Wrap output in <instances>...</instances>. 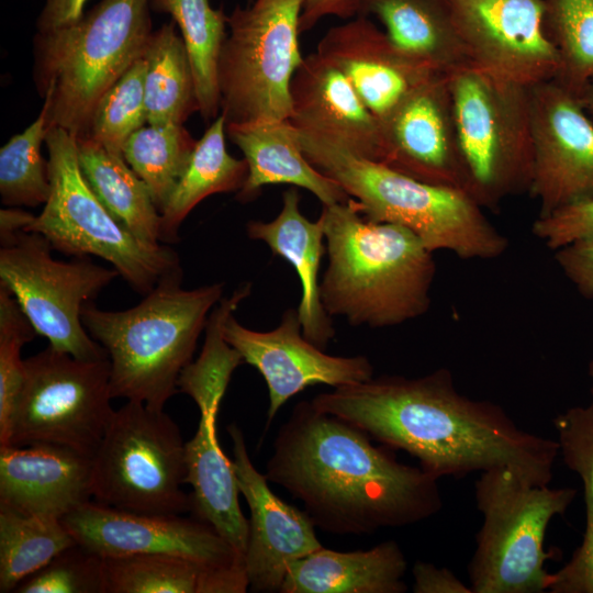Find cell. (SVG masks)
Segmentation results:
<instances>
[{
  "instance_id": "6da1fadb",
  "label": "cell",
  "mask_w": 593,
  "mask_h": 593,
  "mask_svg": "<svg viewBox=\"0 0 593 593\" xmlns=\"http://www.w3.org/2000/svg\"><path fill=\"white\" fill-rule=\"evenodd\" d=\"M311 402L384 447L410 454L437 479L496 467L537 485L553 478L558 441L521 428L496 403L460 393L446 368L417 378L372 377Z\"/></svg>"
},
{
  "instance_id": "7a4b0ae2",
  "label": "cell",
  "mask_w": 593,
  "mask_h": 593,
  "mask_svg": "<svg viewBox=\"0 0 593 593\" xmlns=\"http://www.w3.org/2000/svg\"><path fill=\"white\" fill-rule=\"evenodd\" d=\"M365 432L301 401L281 425L266 478L300 500L315 527L336 535L371 534L436 515V477L396 460Z\"/></svg>"
},
{
  "instance_id": "3957f363",
  "label": "cell",
  "mask_w": 593,
  "mask_h": 593,
  "mask_svg": "<svg viewBox=\"0 0 593 593\" xmlns=\"http://www.w3.org/2000/svg\"><path fill=\"white\" fill-rule=\"evenodd\" d=\"M321 215L328 264L320 296L331 317L381 328L428 311L436 265L411 231L366 219L353 198L323 205Z\"/></svg>"
},
{
  "instance_id": "277c9868",
  "label": "cell",
  "mask_w": 593,
  "mask_h": 593,
  "mask_svg": "<svg viewBox=\"0 0 593 593\" xmlns=\"http://www.w3.org/2000/svg\"><path fill=\"white\" fill-rule=\"evenodd\" d=\"M223 283L187 290L182 268L159 280L133 307L105 311L89 302L81 321L108 353L112 398L163 411L192 361L209 315L223 298Z\"/></svg>"
},
{
  "instance_id": "5b68a950",
  "label": "cell",
  "mask_w": 593,
  "mask_h": 593,
  "mask_svg": "<svg viewBox=\"0 0 593 593\" xmlns=\"http://www.w3.org/2000/svg\"><path fill=\"white\" fill-rule=\"evenodd\" d=\"M296 137L306 159L356 200L366 219L407 228L432 253L492 259L506 250L507 238L465 190L416 180L298 130Z\"/></svg>"
},
{
  "instance_id": "8992f818",
  "label": "cell",
  "mask_w": 593,
  "mask_h": 593,
  "mask_svg": "<svg viewBox=\"0 0 593 593\" xmlns=\"http://www.w3.org/2000/svg\"><path fill=\"white\" fill-rule=\"evenodd\" d=\"M150 0H101L76 22L33 40V78L48 128L88 136L100 98L145 52Z\"/></svg>"
},
{
  "instance_id": "52a82bcc",
  "label": "cell",
  "mask_w": 593,
  "mask_h": 593,
  "mask_svg": "<svg viewBox=\"0 0 593 593\" xmlns=\"http://www.w3.org/2000/svg\"><path fill=\"white\" fill-rule=\"evenodd\" d=\"M577 490L528 482L507 467L480 472L474 483L482 525L468 566L473 593H541L551 573L545 550L549 523L562 515Z\"/></svg>"
},
{
  "instance_id": "ba28073f",
  "label": "cell",
  "mask_w": 593,
  "mask_h": 593,
  "mask_svg": "<svg viewBox=\"0 0 593 593\" xmlns=\"http://www.w3.org/2000/svg\"><path fill=\"white\" fill-rule=\"evenodd\" d=\"M466 192L482 208L529 191L534 145L530 88L471 64L446 74Z\"/></svg>"
},
{
  "instance_id": "9c48e42d",
  "label": "cell",
  "mask_w": 593,
  "mask_h": 593,
  "mask_svg": "<svg viewBox=\"0 0 593 593\" xmlns=\"http://www.w3.org/2000/svg\"><path fill=\"white\" fill-rule=\"evenodd\" d=\"M45 144L51 192L42 212L24 231L43 235L54 250L64 255H92L107 260L142 295L181 268L172 248L141 242L103 206L82 175L71 134L51 127Z\"/></svg>"
},
{
  "instance_id": "30bf717a",
  "label": "cell",
  "mask_w": 593,
  "mask_h": 593,
  "mask_svg": "<svg viewBox=\"0 0 593 593\" xmlns=\"http://www.w3.org/2000/svg\"><path fill=\"white\" fill-rule=\"evenodd\" d=\"M186 443L164 410L127 401L114 410L92 457V499L121 511L180 515L191 510Z\"/></svg>"
},
{
  "instance_id": "8fae6325",
  "label": "cell",
  "mask_w": 593,
  "mask_h": 593,
  "mask_svg": "<svg viewBox=\"0 0 593 593\" xmlns=\"http://www.w3.org/2000/svg\"><path fill=\"white\" fill-rule=\"evenodd\" d=\"M301 9L302 0H253L227 15L217 72L226 125L290 119L291 80L304 59Z\"/></svg>"
},
{
  "instance_id": "7c38bea8",
  "label": "cell",
  "mask_w": 593,
  "mask_h": 593,
  "mask_svg": "<svg viewBox=\"0 0 593 593\" xmlns=\"http://www.w3.org/2000/svg\"><path fill=\"white\" fill-rule=\"evenodd\" d=\"M24 369L5 446L54 444L93 457L114 412L109 358L83 360L48 345Z\"/></svg>"
},
{
  "instance_id": "4fadbf2b",
  "label": "cell",
  "mask_w": 593,
  "mask_h": 593,
  "mask_svg": "<svg viewBox=\"0 0 593 593\" xmlns=\"http://www.w3.org/2000/svg\"><path fill=\"white\" fill-rule=\"evenodd\" d=\"M52 249L35 232L0 236V283L49 346L83 360L109 358L85 328L81 311L119 272L92 262L89 256L57 260Z\"/></svg>"
},
{
  "instance_id": "5bb4252c",
  "label": "cell",
  "mask_w": 593,
  "mask_h": 593,
  "mask_svg": "<svg viewBox=\"0 0 593 593\" xmlns=\"http://www.w3.org/2000/svg\"><path fill=\"white\" fill-rule=\"evenodd\" d=\"M469 64L533 87L556 79L560 58L544 23V0H446Z\"/></svg>"
},
{
  "instance_id": "9a60e30c",
  "label": "cell",
  "mask_w": 593,
  "mask_h": 593,
  "mask_svg": "<svg viewBox=\"0 0 593 593\" xmlns=\"http://www.w3.org/2000/svg\"><path fill=\"white\" fill-rule=\"evenodd\" d=\"M60 522L77 544L102 557L170 555L246 574L244 558L211 525L198 518L137 514L90 501Z\"/></svg>"
},
{
  "instance_id": "2e32d148",
  "label": "cell",
  "mask_w": 593,
  "mask_h": 593,
  "mask_svg": "<svg viewBox=\"0 0 593 593\" xmlns=\"http://www.w3.org/2000/svg\"><path fill=\"white\" fill-rule=\"evenodd\" d=\"M534 145L529 192L539 216L593 199V122L556 79L530 87Z\"/></svg>"
},
{
  "instance_id": "e0dca14e",
  "label": "cell",
  "mask_w": 593,
  "mask_h": 593,
  "mask_svg": "<svg viewBox=\"0 0 593 593\" xmlns=\"http://www.w3.org/2000/svg\"><path fill=\"white\" fill-rule=\"evenodd\" d=\"M224 337L266 382L267 426L287 401L309 387L338 388L373 377V366L366 356H332L307 340L296 309H288L280 324L266 332L245 327L233 314L224 324Z\"/></svg>"
},
{
  "instance_id": "ac0fdd59",
  "label": "cell",
  "mask_w": 593,
  "mask_h": 593,
  "mask_svg": "<svg viewBox=\"0 0 593 593\" xmlns=\"http://www.w3.org/2000/svg\"><path fill=\"white\" fill-rule=\"evenodd\" d=\"M231 377L219 368H190L181 373L178 389L195 402L200 412L197 432L186 443V482L193 489L190 511L244 558L249 524L238 503L240 491L233 461L223 452L216 433L219 407Z\"/></svg>"
},
{
  "instance_id": "d6986e66",
  "label": "cell",
  "mask_w": 593,
  "mask_h": 593,
  "mask_svg": "<svg viewBox=\"0 0 593 593\" xmlns=\"http://www.w3.org/2000/svg\"><path fill=\"white\" fill-rule=\"evenodd\" d=\"M379 123L381 164L426 183L466 191L446 74L415 88Z\"/></svg>"
},
{
  "instance_id": "ffe728a7",
  "label": "cell",
  "mask_w": 593,
  "mask_h": 593,
  "mask_svg": "<svg viewBox=\"0 0 593 593\" xmlns=\"http://www.w3.org/2000/svg\"><path fill=\"white\" fill-rule=\"evenodd\" d=\"M227 433L238 488L250 512L244 556L248 589L280 592L290 566L323 546L307 513L276 495L265 473L255 468L239 426L230 424Z\"/></svg>"
},
{
  "instance_id": "44dd1931",
  "label": "cell",
  "mask_w": 593,
  "mask_h": 593,
  "mask_svg": "<svg viewBox=\"0 0 593 593\" xmlns=\"http://www.w3.org/2000/svg\"><path fill=\"white\" fill-rule=\"evenodd\" d=\"M316 53L343 72L379 121L415 88L439 74L401 51L366 15L328 29Z\"/></svg>"
},
{
  "instance_id": "7402d4cb",
  "label": "cell",
  "mask_w": 593,
  "mask_h": 593,
  "mask_svg": "<svg viewBox=\"0 0 593 593\" xmlns=\"http://www.w3.org/2000/svg\"><path fill=\"white\" fill-rule=\"evenodd\" d=\"M289 122L365 159L381 161L379 120L348 79L316 52L304 57L291 80Z\"/></svg>"
},
{
  "instance_id": "603a6c76",
  "label": "cell",
  "mask_w": 593,
  "mask_h": 593,
  "mask_svg": "<svg viewBox=\"0 0 593 593\" xmlns=\"http://www.w3.org/2000/svg\"><path fill=\"white\" fill-rule=\"evenodd\" d=\"M92 457L54 444L0 447V505L61 519L92 501Z\"/></svg>"
},
{
  "instance_id": "cb8c5ba5",
  "label": "cell",
  "mask_w": 593,
  "mask_h": 593,
  "mask_svg": "<svg viewBox=\"0 0 593 593\" xmlns=\"http://www.w3.org/2000/svg\"><path fill=\"white\" fill-rule=\"evenodd\" d=\"M249 238L264 242L271 251L292 265L301 282L296 309L303 336L324 349L335 335L332 317L320 296L318 271L326 253L324 220L310 221L300 211V194L289 188L282 194V208L269 222L249 221Z\"/></svg>"
},
{
  "instance_id": "d4e9b609",
  "label": "cell",
  "mask_w": 593,
  "mask_h": 593,
  "mask_svg": "<svg viewBox=\"0 0 593 593\" xmlns=\"http://www.w3.org/2000/svg\"><path fill=\"white\" fill-rule=\"evenodd\" d=\"M226 133L244 154L248 176L237 192L240 202L254 200L267 184H291L313 193L323 205L345 203L350 197L304 156L289 120L227 124Z\"/></svg>"
},
{
  "instance_id": "484cf974",
  "label": "cell",
  "mask_w": 593,
  "mask_h": 593,
  "mask_svg": "<svg viewBox=\"0 0 593 593\" xmlns=\"http://www.w3.org/2000/svg\"><path fill=\"white\" fill-rule=\"evenodd\" d=\"M407 562L394 540L368 550L321 547L294 561L280 593H404Z\"/></svg>"
},
{
  "instance_id": "4316f807",
  "label": "cell",
  "mask_w": 593,
  "mask_h": 593,
  "mask_svg": "<svg viewBox=\"0 0 593 593\" xmlns=\"http://www.w3.org/2000/svg\"><path fill=\"white\" fill-rule=\"evenodd\" d=\"M370 14L401 51L436 71L469 64L446 0H362L358 15Z\"/></svg>"
},
{
  "instance_id": "83f0119b",
  "label": "cell",
  "mask_w": 593,
  "mask_h": 593,
  "mask_svg": "<svg viewBox=\"0 0 593 593\" xmlns=\"http://www.w3.org/2000/svg\"><path fill=\"white\" fill-rule=\"evenodd\" d=\"M104 593H245V573L170 555L103 557Z\"/></svg>"
},
{
  "instance_id": "f1b7e54d",
  "label": "cell",
  "mask_w": 593,
  "mask_h": 593,
  "mask_svg": "<svg viewBox=\"0 0 593 593\" xmlns=\"http://www.w3.org/2000/svg\"><path fill=\"white\" fill-rule=\"evenodd\" d=\"M82 175L110 214L133 236L148 245L161 243V214L146 183L123 156L89 136L76 138Z\"/></svg>"
},
{
  "instance_id": "f546056e",
  "label": "cell",
  "mask_w": 593,
  "mask_h": 593,
  "mask_svg": "<svg viewBox=\"0 0 593 593\" xmlns=\"http://www.w3.org/2000/svg\"><path fill=\"white\" fill-rule=\"evenodd\" d=\"M226 122L222 114L197 141L186 170L161 212V243L178 240V231L188 214L215 193L238 192L248 176L245 159L233 157L225 144Z\"/></svg>"
},
{
  "instance_id": "4dcf8cb0",
  "label": "cell",
  "mask_w": 593,
  "mask_h": 593,
  "mask_svg": "<svg viewBox=\"0 0 593 593\" xmlns=\"http://www.w3.org/2000/svg\"><path fill=\"white\" fill-rule=\"evenodd\" d=\"M552 424L559 454L583 486L585 530L570 560L551 573L550 593H593V402L558 414Z\"/></svg>"
},
{
  "instance_id": "1f68e13d",
  "label": "cell",
  "mask_w": 593,
  "mask_h": 593,
  "mask_svg": "<svg viewBox=\"0 0 593 593\" xmlns=\"http://www.w3.org/2000/svg\"><path fill=\"white\" fill-rule=\"evenodd\" d=\"M179 26L193 72L198 112L205 122L221 112L219 60L227 36V15L209 0H150Z\"/></svg>"
},
{
  "instance_id": "d6a6232c",
  "label": "cell",
  "mask_w": 593,
  "mask_h": 593,
  "mask_svg": "<svg viewBox=\"0 0 593 593\" xmlns=\"http://www.w3.org/2000/svg\"><path fill=\"white\" fill-rule=\"evenodd\" d=\"M143 58L147 123L183 124L198 111V102L192 68L175 21L152 32Z\"/></svg>"
},
{
  "instance_id": "836d02e7",
  "label": "cell",
  "mask_w": 593,
  "mask_h": 593,
  "mask_svg": "<svg viewBox=\"0 0 593 593\" xmlns=\"http://www.w3.org/2000/svg\"><path fill=\"white\" fill-rule=\"evenodd\" d=\"M75 544L60 519L0 505V592H14L24 579Z\"/></svg>"
},
{
  "instance_id": "e575fe53",
  "label": "cell",
  "mask_w": 593,
  "mask_h": 593,
  "mask_svg": "<svg viewBox=\"0 0 593 593\" xmlns=\"http://www.w3.org/2000/svg\"><path fill=\"white\" fill-rule=\"evenodd\" d=\"M195 144L182 124H148L125 143L123 157L148 187L160 214L186 170Z\"/></svg>"
},
{
  "instance_id": "d590c367",
  "label": "cell",
  "mask_w": 593,
  "mask_h": 593,
  "mask_svg": "<svg viewBox=\"0 0 593 593\" xmlns=\"http://www.w3.org/2000/svg\"><path fill=\"white\" fill-rule=\"evenodd\" d=\"M544 23L560 58L556 80L582 93L593 79V0H544Z\"/></svg>"
},
{
  "instance_id": "8d00e7d4",
  "label": "cell",
  "mask_w": 593,
  "mask_h": 593,
  "mask_svg": "<svg viewBox=\"0 0 593 593\" xmlns=\"http://www.w3.org/2000/svg\"><path fill=\"white\" fill-rule=\"evenodd\" d=\"M48 132L46 111L0 149V194L7 206L45 204L51 192L48 161L41 153Z\"/></svg>"
},
{
  "instance_id": "74e56055",
  "label": "cell",
  "mask_w": 593,
  "mask_h": 593,
  "mask_svg": "<svg viewBox=\"0 0 593 593\" xmlns=\"http://www.w3.org/2000/svg\"><path fill=\"white\" fill-rule=\"evenodd\" d=\"M145 60L138 58L100 98L88 136L110 153L123 156L127 139L147 123Z\"/></svg>"
},
{
  "instance_id": "f35d334b",
  "label": "cell",
  "mask_w": 593,
  "mask_h": 593,
  "mask_svg": "<svg viewBox=\"0 0 593 593\" xmlns=\"http://www.w3.org/2000/svg\"><path fill=\"white\" fill-rule=\"evenodd\" d=\"M36 334L14 295L0 283V447L8 443L12 414L24 380L22 348Z\"/></svg>"
},
{
  "instance_id": "ab89813d",
  "label": "cell",
  "mask_w": 593,
  "mask_h": 593,
  "mask_svg": "<svg viewBox=\"0 0 593 593\" xmlns=\"http://www.w3.org/2000/svg\"><path fill=\"white\" fill-rule=\"evenodd\" d=\"M15 593H104L103 557L75 544L24 579Z\"/></svg>"
},
{
  "instance_id": "60d3db41",
  "label": "cell",
  "mask_w": 593,
  "mask_h": 593,
  "mask_svg": "<svg viewBox=\"0 0 593 593\" xmlns=\"http://www.w3.org/2000/svg\"><path fill=\"white\" fill-rule=\"evenodd\" d=\"M533 233L553 250L574 242L593 240V199L538 216Z\"/></svg>"
},
{
  "instance_id": "b9f144b4",
  "label": "cell",
  "mask_w": 593,
  "mask_h": 593,
  "mask_svg": "<svg viewBox=\"0 0 593 593\" xmlns=\"http://www.w3.org/2000/svg\"><path fill=\"white\" fill-rule=\"evenodd\" d=\"M555 259L585 298H593V240H580L556 250Z\"/></svg>"
},
{
  "instance_id": "7bdbcfd3",
  "label": "cell",
  "mask_w": 593,
  "mask_h": 593,
  "mask_svg": "<svg viewBox=\"0 0 593 593\" xmlns=\"http://www.w3.org/2000/svg\"><path fill=\"white\" fill-rule=\"evenodd\" d=\"M414 593H473L454 572L430 562L416 561L412 569Z\"/></svg>"
},
{
  "instance_id": "ee69618b",
  "label": "cell",
  "mask_w": 593,
  "mask_h": 593,
  "mask_svg": "<svg viewBox=\"0 0 593 593\" xmlns=\"http://www.w3.org/2000/svg\"><path fill=\"white\" fill-rule=\"evenodd\" d=\"M362 0H302L300 33L307 32L328 15L353 19L359 14Z\"/></svg>"
},
{
  "instance_id": "f6af8a7d",
  "label": "cell",
  "mask_w": 593,
  "mask_h": 593,
  "mask_svg": "<svg viewBox=\"0 0 593 593\" xmlns=\"http://www.w3.org/2000/svg\"><path fill=\"white\" fill-rule=\"evenodd\" d=\"M88 0H46L37 18V32H46L74 23L83 15Z\"/></svg>"
},
{
  "instance_id": "bcb514c9",
  "label": "cell",
  "mask_w": 593,
  "mask_h": 593,
  "mask_svg": "<svg viewBox=\"0 0 593 593\" xmlns=\"http://www.w3.org/2000/svg\"><path fill=\"white\" fill-rule=\"evenodd\" d=\"M33 216V214L14 206L1 209L0 236H7L19 231H24Z\"/></svg>"
},
{
  "instance_id": "7dc6e473",
  "label": "cell",
  "mask_w": 593,
  "mask_h": 593,
  "mask_svg": "<svg viewBox=\"0 0 593 593\" xmlns=\"http://www.w3.org/2000/svg\"><path fill=\"white\" fill-rule=\"evenodd\" d=\"M580 100L589 116L593 119V79L583 89Z\"/></svg>"
},
{
  "instance_id": "c3c4849f",
  "label": "cell",
  "mask_w": 593,
  "mask_h": 593,
  "mask_svg": "<svg viewBox=\"0 0 593 593\" xmlns=\"http://www.w3.org/2000/svg\"><path fill=\"white\" fill-rule=\"evenodd\" d=\"M589 373H590L591 379H592L591 393H592V395H593V359H592V361H591L590 365H589Z\"/></svg>"
},
{
  "instance_id": "681fc988",
  "label": "cell",
  "mask_w": 593,
  "mask_h": 593,
  "mask_svg": "<svg viewBox=\"0 0 593 593\" xmlns=\"http://www.w3.org/2000/svg\"><path fill=\"white\" fill-rule=\"evenodd\" d=\"M253 0H247L248 3H250Z\"/></svg>"
}]
</instances>
